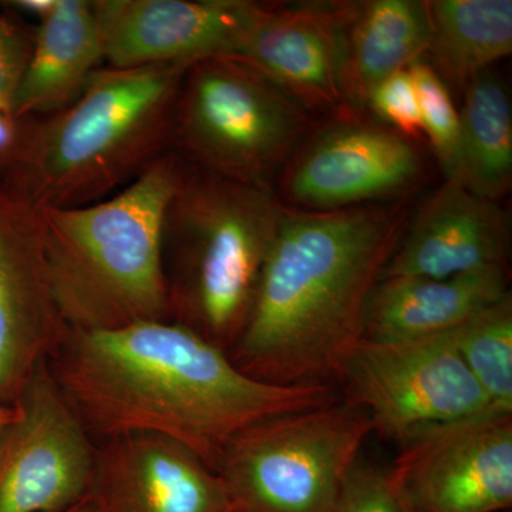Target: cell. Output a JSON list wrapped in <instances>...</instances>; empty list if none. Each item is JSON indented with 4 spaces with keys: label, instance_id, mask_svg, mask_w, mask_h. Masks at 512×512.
<instances>
[{
    "label": "cell",
    "instance_id": "cell-1",
    "mask_svg": "<svg viewBox=\"0 0 512 512\" xmlns=\"http://www.w3.org/2000/svg\"><path fill=\"white\" fill-rule=\"evenodd\" d=\"M47 369L96 443L156 434L183 444L214 473L242 431L340 399L328 384L252 379L227 352L170 320L70 329Z\"/></svg>",
    "mask_w": 512,
    "mask_h": 512
},
{
    "label": "cell",
    "instance_id": "cell-2",
    "mask_svg": "<svg viewBox=\"0 0 512 512\" xmlns=\"http://www.w3.org/2000/svg\"><path fill=\"white\" fill-rule=\"evenodd\" d=\"M410 217L406 200L335 211L284 205L232 363L276 386H338Z\"/></svg>",
    "mask_w": 512,
    "mask_h": 512
},
{
    "label": "cell",
    "instance_id": "cell-3",
    "mask_svg": "<svg viewBox=\"0 0 512 512\" xmlns=\"http://www.w3.org/2000/svg\"><path fill=\"white\" fill-rule=\"evenodd\" d=\"M190 64L101 66L49 116L16 120L0 188L37 211L106 200L171 150L175 99Z\"/></svg>",
    "mask_w": 512,
    "mask_h": 512
},
{
    "label": "cell",
    "instance_id": "cell-4",
    "mask_svg": "<svg viewBox=\"0 0 512 512\" xmlns=\"http://www.w3.org/2000/svg\"><path fill=\"white\" fill-rule=\"evenodd\" d=\"M184 167L170 150L106 200L39 211L50 285L70 329L171 322L164 221Z\"/></svg>",
    "mask_w": 512,
    "mask_h": 512
},
{
    "label": "cell",
    "instance_id": "cell-5",
    "mask_svg": "<svg viewBox=\"0 0 512 512\" xmlns=\"http://www.w3.org/2000/svg\"><path fill=\"white\" fill-rule=\"evenodd\" d=\"M274 188L185 163L164 221L171 322L224 352L238 342L282 215Z\"/></svg>",
    "mask_w": 512,
    "mask_h": 512
},
{
    "label": "cell",
    "instance_id": "cell-6",
    "mask_svg": "<svg viewBox=\"0 0 512 512\" xmlns=\"http://www.w3.org/2000/svg\"><path fill=\"white\" fill-rule=\"evenodd\" d=\"M309 120L308 110L238 57H208L181 77L171 150L191 167L272 188Z\"/></svg>",
    "mask_w": 512,
    "mask_h": 512
},
{
    "label": "cell",
    "instance_id": "cell-7",
    "mask_svg": "<svg viewBox=\"0 0 512 512\" xmlns=\"http://www.w3.org/2000/svg\"><path fill=\"white\" fill-rule=\"evenodd\" d=\"M370 433L365 410L340 397L242 431L215 473L232 512H332Z\"/></svg>",
    "mask_w": 512,
    "mask_h": 512
},
{
    "label": "cell",
    "instance_id": "cell-8",
    "mask_svg": "<svg viewBox=\"0 0 512 512\" xmlns=\"http://www.w3.org/2000/svg\"><path fill=\"white\" fill-rule=\"evenodd\" d=\"M336 387L365 410L373 433L399 447L434 427L495 412L461 359L454 330L403 342L362 339Z\"/></svg>",
    "mask_w": 512,
    "mask_h": 512
},
{
    "label": "cell",
    "instance_id": "cell-9",
    "mask_svg": "<svg viewBox=\"0 0 512 512\" xmlns=\"http://www.w3.org/2000/svg\"><path fill=\"white\" fill-rule=\"evenodd\" d=\"M426 174L416 140L345 110L299 143L275 194L296 210H345L403 201Z\"/></svg>",
    "mask_w": 512,
    "mask_h": 512
},
{
    "label": "cell",
    "instance_id": "cell-10",
    "mask_svg": "<svg viewBox=\"0 0 512 512\" xmlns=\"http://www.w3.org/2000/svg\"><path fill=\"white\" fill-rule=\"evenodd\" d=\"M96 441L42 363L0 429V512H59L86 498Z\"/></svg>",
    "mask_w": 512,
    "mask_h": 512
},
{
    "label": "cell",
    "instance_id": "cell-11",
    "mask_svg": "<svg viewBox=\"0 0 512 512\" xmlns=\"http://www.w3.org/2000/svg\"><path fill=\"white\" fill-rule=\"evenodd\" d=\"M407 512H501L512 505V413L424 431L386 470Z\"/></svg>",
    "mask_w": 512,
    "mask_h": 512
},
{
    "label": "cell",
    "instance_id": "cell-12",
    "mask_svg": "<svg viewBox=\"0 0 512 512\" xmlns=\"http://www.w3.org/2000/svg\"><path fill=\"white\" fill-rule=\"evenodd\" d=\"M103 59L113 69L235 56L264 15L249 0H94Z\"/></svg>",
    "mask_w": 512,
    "mask_h": 512
},
{
    "label": "cell",
    "instance_id": "cell-13",
    "mask_svg": "<svg viewBox=\"0 0 512 512\" xmlns=\"http://www.w3.org/2000/svg\"><path fill=\"white\" fill-rule=\"evenodd\" d=\"M69 330L50 285L40 212L0 188V406L15 404Z\"/></svg>",
    "mask_w": 512,
    "mask_h": 512
},
{
    "label": "cell",
    "instance_id": "cell-14",
    "mask_svg": "<svg viewBox=\"0 0 512 512\" xmlns=\"http://www.w3.org/2000/svg\"><path fill=\"white\" fill-rule=\"evenodd\" d=\"M86 497L94 512H232L221 477L156 434L97 441Z\"/></svg>",
    "mask_w": 512,
    "mask_h": 512
},
{
    "label": "cell",
    "instance_id": "cell-15",
    "mask_svg": "<svg viewBox=\"0 0 512 512\" xmlns=\"http://www.w3.org/2000/svg\"><path fill=\"white\" fill-rule=\"evenodd\" d=\"M345 3L268 5L235 57L305 110H349L343 87Z\"/></svg>",
    "mask_w": 512,
    "mask_h": 512
},
{
    "label": "cell",
    "instance_id": "cell-16",
    "mask_svg": "<svg viewBox=\"0 0 512 512\" xmlns=\"http://www.w3.org/2000/svg\"><path fill=\"white\" fill-rule=\"evenodd\" d=\"M508 245V212L447 180L410 217L380 279L450 278L508 266Z\"/></svg>",
    "mask_w": 512,
    "mask_h": 512
},
{
    "label": "cell",
    "instance_id": "cell-17",
    "mask_svg": "<svg viewBox=\"0 0 512 512\" xmlns=\"http://www.w3.org/2000/svg\"><path fill=\"white\" fill-rule=\"evenodd\" d=\"M508 282V266L450 278L380 279L367 302L363 339L403 342L450 332L501 301Z\"/></svg>",
    "mask_w": 512,
    "mask_h": 512
},
{
    "label": "cell",
    "instance_id": "cell-18",
    "mask_svg": "<svg viewBox=\"0 0 512 512\" xmlns=\"http://www.w3.org/2000/svg\"><path fill=\"white\" fill-rule=\"evenodd\" d=\"M99 19L89 0H56L36 28L28 66L15 94V120L49 116L73 103L100 69Z\"/></svg>",
    "mask_w": 512,
    "mask_h": 512
},
{
    "label": "cell",
    "instance_id": "cell-19",
    "mask_svg": "<svg viewBox=\"0 0 512 512\" xmlns=\"http://www.w3.org/2000/svg\"><path fill=\"white\" fill-rule=\"evenodd\" d=\"M430 39L427 2H346L343 87L348 109L365 107L367 96L377 83L426 56Z\"/></svg>",
    "mask_w": 512,
    "mask_h": 512
},
{
    "label": "cell",
    "instance_id": "cell-20",
    "mask_svg": "<svg viewBox=\"0 0 512 512\" xmlns=\"http://www.w3.org/2000/svg\"><path fill=\"white\" fill-rule=\"evenodd\" d=\"M463 94L456 164L447 180L484 200L498 202L512 183L510 97L491 70L474 77Z\"/></svg>",
    "mask_w": 512,
    "mask_h": 512
},
{
    "label": "cell",
    "instance_id": "cell-21",
    "mask_svg": "<svg viewBox=\"0 0 512 512\" xmlns=\"http://www.w3.org/2000/svg\"><path fill=\"white\" fill-rule=\"evenodd\" d=\"M429 63L463 92L512 52L511 0H431Z\"/></svg>",
    "mask_w": 512,
    "mask_h": 512
},
{
    "label": "cell",
    "instance_id": "cell-22",
    "mask_svg": "<svg viewBox=\"0 0 512 512\" xmlns=\"http://www.w3.org/2000/svg\"><path fill=\"white\" fill-rule=\"evenodd\" d=\"M461 359L495 412L512 413V296L454 329Z\"/></svg>",
    "mask_w": 512,
    "mask_h": 512
},
{
    "label": "cell",
    "instance_id": "cell-23",
    "mask_svg": "<svg viewBox=\"0 0 512 512\" xmlns=\"http://www.w3.org/2000/svg\"><path fill=\"white\" fill-rule=\"evenodd\" d=\"M417 99H419L421 131L429 137L430 146L439 158L447 178L456 164L460 117L448 92L447 84L426 57L409 66Z\"/></svg>",
    "mask_w": 512,
    "mask_h": 512
},
{
    "label": "cell",
    "instance_id": "cell-24",
    "mask_svg": "<svg viewBox=\"0 0 512 512\" xmlns=\"http://www.w3.org/2000/svg\"><path fill=\"white\" fill-rule=\"evenodd\" d=\"M365 107H369L383 124L403 136L416 140L423 133L419 99L409 67L377 83L367 96Z\"/></svg>",
    "mask_w": 512,
    "mask_h": 512
},
{
    "label": "cell",
    "instance_id": "cell-25",
    "mask_svg": "<svg viewBox=\"0 0 512 512\" xmlns=\"http://www.w3.org/2000/svg\"><path fill=\"white\" fill-rule=\"evenodd\" d=\"M332 512H407L387 480L386 470L356 461L340 488Z\"/></svg>",
    "mask_w": 512,
    "mask_h": 512
},
{
    "label": "cell",
    "instance_id": "cell-26",
    "mask_svg": "<svg viewBox=\"0 0 512 512\" xmlns=\"http://www.w3.org/2000/svg\"><path fill=\"white\" fill-rule=\"evenodd\" d=\"M36 29L0 15V110L12 114L13 99L28 66Z\"/></svg>",
    "mask_w": 512,
    "mask_h": 512
},
{
    "label": "cell",
    "instance_id": "cell-27",
    "mask_svg": "<svg viewBox=\"0 0 512 512\" xmlns=\"http://www.w3.org/2000/svg\"><path fill=\"white\" fill-rule=\"evenodd\" d=\"M13 8L28 15L36 16L40 22L50 15L55 8L56 0H15L12 2Z\"/></svg>",
    "mask_w": 512,
    "mask_h": 512
},
{
    "label": "cell",
    "instance_id": "cell-28",
    "mask_svg": "<svg viewBox=\"0 0 512 512\" xmlns=\"http://www.w3.org/2000/svg\"><path fill=\"white\" fill-rule=\"evenodd\" d=\"M16 133V120L12 114L0 110V157L8 151Z\"/></svg>",
    "mask_w": 512,
    "mask_h": 512
},
{
    "label": "cell",
    "instance_id": "cell-29",
    "mask_svg": "<svg viewBox=\"0 0 512 512\" xmlns=\"http://www.w3.org/2000/svg\"><path fill=\"white\" fill-rule=\"evenodd\" d=\"M59 512H94L93 505L90 504L89 498H83L80 503L72 505V507L66 508V510Z\"/></svg>",
    "mask_w": 512,
    "mask_h": 512
},
{
    "label": "cell",
    "instance_id": "cell-30",
    "mask_svg": "<svg viewBox=\"0 0 512 512\" xmlns=\"http://www.w3.org/2000/svg\"><path fill=\"white\" fill-rule=\"evenodd\" d=\"M13 416V406L5 407L0 406V429L5 426L6 423L10 420V417Z\"/></svg>",
    "mask_w": 512,
    "mask_h": 512
}]
</instances>
